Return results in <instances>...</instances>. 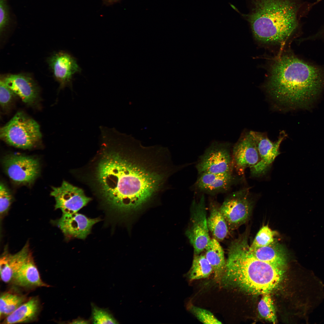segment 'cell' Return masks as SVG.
<instances>
[{"label": "cell", "instance_id": "6da1fadb", "mask_svg": "<svg viewBox=\"0 0 324 324\" xmlns=\"http://www.w3.org/2000/svg\"><path fill=\"white\" fill-rule=\"evenodd\" d=\"M118 134L113 128L101 132L91 171L92 187L112 217L139 209L163 192L173 170L167 152L126 148Z\"/></svg>", "mask_w": 324, "mask_h": 324}, {"label": "cell", "instance_id": "7a4b0ae2", "mask_svg": "<svg viewBox=\"0 0 324 324\" xmlns=\"http://www.w3.org/2000/svg\"><path fill=\"white\" fill-rule=\"evenodd\" d=\"M324 85L319 68L292 56L285 55L272 64L267 84L269 94L290 108L308 106Z\"/></svg>", "mask_w": 324, "mask_h": 324}, {"label": "cell", "instance_id": "ffe728a7", "mask_svg": "<svg viewBox=\"0 0 324 324\" xmlns=\"http://www.w3.org/2000/svg\"><path fill=\"white\" fill-rule=\"evenodd\" d=\"M205 256L211 265L215 280L220 283L226 265L224 252L219 242L211 238L205 250Z\"/></svg>", "mask_w": 324, "mask_h": 324}, {"label": "cell", "instance_id": "8992f818", "mask_svg": "<svg viewBox=\"0 0 324 324\" xmlns=\"http://www.w3.org/2000/svg\"><path fill=\"white\" fill-rule=\"evenodd\" d=\"M190 222L185 235L194 249V255L203 251L211 238L207 225L204 196L194 200L190 208Z\"/></svg>", "mask_w": 324, "mask_h": 324}, {"label": "cell", "instance_id": "9c48e42d", "mask_svg": "<svg viewBox=\"0 0 324 324\" xmlns=\"http://www.w3.org/2000/svg\"><path fill=\"white\" fill-rule=\"evenodd\" d=\"M3 164L8 176L12 181L18 184L32 183L40 173L39 161L31 157L10 155L4 158Z\"/></svg>", "mask_w": 324, "mask_h": 324}, {"label": "cell", "instance_id": "4316f807", "mask_svg": "<svg viewBox=\"0 0 324 324\" xmlns=\"http://www.w3.org/2000/svg\"><path fill=\"white\" fill-rule=\"evenodd\" d=\"M275 234L268 226H263L257 232L250 247L256 248L268 245L274 240Z\"/></svg>", "mask_w": 324, "mask_h": 324}, {"label": "cell", "instance_id": "2e32d148", "mask_svg": "<svg viewBox=\"0 0 324 324\" xmlns=\"http://www.w3.org/2000/svg\"><path fill=\"white\" fill-rule=\"evenodd\" d=\"M30 253L28 242L20 250L14 254L4 250L0 259V275L2 281L5 283L12 281L15 274Z\"/></svg>", "mask_w": 324, "mask_h": 324}, {"label": "cell", "instance_id": "5b68a950", "mask_svg": "<svg viewBox=\"0 0 324 324\" xmlns=\"http://www.w3.org/2000/svg\"><path fill=\"white\" fill-rule=\"evenodd\" d=\"M0 137L10 146L27 149L38 143L41 139L42 134L38 124L24 112L20 111L1 128Z\"/></svg>", "mask_w": 324, "mask_h": 324}, {"label": "cell", "instance_id": "83f0119b", "mask_svg": "<svg viewBox=\"0 0 324 324\" xmlns=\"http://www.w3.org/2000/svg\"><path fill=\"white\" fill-rule=\"evenodd\" d=\"M16 95L6 85L3 79L0 81V104L2 110L7 111L13 103Z\"/></svg>", "mask_w": 324, "mask_h": 324}, {"label": "cell", "instance_id": "603a6c76", "mask_svg": "<svg viewBox=\"0 0 324 324\" xmlns=\"http://www.w3.org/2000/svg\"><path fill=\"white\" fill-rule=\"evenodd\" d=\"M213 272L212 267L205 255H194L189 273L190 280H194L208 277Z\"/></svg>", "mask_w": 324, "mask_h": 324}, {"label": "cell", "instance_id": "e0dca14e", "mask_svg": "<svg viewBox=\"0 0 324 324\" xmlns=\"http://www.w3.org/2000/svg\"><path fill=\"white\" fill-rule=\"evenodd\" d=\"M200 174L195 185L200 190L210 193L225 191L230 187L233 181L232 173Z\"/></svg>", "mask_w": 324, "mask_h": 324}, {"label": "cell", "instance_id": "9a60e30c", "mask_svg": "<svg viewBox=\"0 0 324 324\" xmlns=\"http://www.w3.org/2000/svg\"><path fill=\"white\" fill-rule=\"evenodd\" d=\"M3 80L6 85L26 105L34 106L39 98V90L34 80L22 74L9 75Z\"/></svg>", "mask_w": 324, "mask_h": 324}, {"label": "cell", "instance_id": "ac0fdd59", "mask_svg": "<svg viewBox=\"0 0 324 324\" xmlns=\"http://www.w3.org/2000/svg\"><path fill=\"white\" fill-rule=\"evenodd\" d=\"M250 251L257 259L272 265L284 268L287 262L286 252L280 243L275 240L267 246L251 248Z\"/></svg>", "mask_w": 324, "mask_h": 324}, {"label": "cell", "instance_id": "7402d4cb", "mask_svg": "<svg viewBox=\"0 0 324 324\" xmlns=\"http://www.w3.org/2000/svg\"><path fill=\"white\" fill-rule=\"evenodd\" d=\"M220 206L215 202H211L210 214L207 219V223L209 231L213 238L221 242L227 237L229 230Z\"/></svg>", "mask_w": 324, "mask_h": 324}, {"label": "cell", "instance_id": "4dcf8cb0", "mask_svg": "<svg viewBox=\"0 0 324 324\" xmlns=\"http://www.w3.org/2000/svg\"><path fill=\"white\" fill-rule=\"evenodd\" d=\"M5 7L3 5L0 6V26L1 31L3 30L7 23L8 14Z\"/></svg>", "mask_w": 324, "mask_h": 324}, {"label": "cell", "instance_id": "f1b7e54d", "mask_svg": "<svg viewBox=\"0 0 324 324\" xmlns=\"http://www.w3.org/2000/svg\"><path fill=\"white\" fill-rule=\"evenodd\" d=\"M189 310L201 322L205 324H222L211 312L194 305H191Z\"/></svg>", "mask_w": 324, "mask_h": 324}, {"label": "cell", "instance_id": "ba28073f", "mask_svg": "<svg viewBox=\"0 0 324 324\" xmlns=\"http://www.w3.org/2000/svg\"><path fill=\"white\" fill-rule=\"evenodd\" d=\"M196 166L199 174L232 173L234 164L229 144L213 142L202 156Z\"/></svg>", "mask_w": 324, "mask_h": 324}, {"label": "cell", "instance_id": "7c38bea8", "mask_svg": "<svg viewBox=\"0 0 324 324\" xmlns=\"http://www.w3.org/2000/svg\"><path fill=\"white\" fill-rule=\"evenodd\" d=\"M100 220L99 218H90L78 212L62 213L56 224L67 239H85L91 233L93 226Z\"/></svg>", "mask_w": 324, "mask_h": 324}, {"label": "cell", "instance_id": "52a82bcc", "mask_svg": "<svg viewBox=\"0 0 324 324\" xmlns=\"http://www.w3.org/2000/svg\"><path fill=\"white\" fill-rule=\"evenodd\" d=\"M252 206L247 188L235 192L225 199L220 208L229 230L237 229L246 222Z\"/></svg>", "mask_w": 324, "mask_h": 324}, {"label": "cell", "instance_id": "8fae6325", "mask_svg": "<svg viewBox=\"0 0 324 324\" xmlns=\"http://www.w3.org/2000/svg\"><path fill=\"white\" fill-rule=\"evenodd\" d=\"M250 133L255 141L260 158L256 165L250 168L251 173L254 176H260L266 172L280 154V146L286 134L281 132L277 140L273 142L265 133L253 131Z\"/></svg>", "mask_w": 324, "mask_h": 324}, {"label": "cell", "instance_id": "44dd1931", "mask_svg": "<svg viewBox=\"0 0 324 324\" xmlns=\"http://www.w3.org/2000/svg\"><path fill=\"white\" fill-rule=\"evenodd\" d=\"M40 309L38 298H31L7 316L2 323L11 324L31 322L37 317Z\"/></svg>", "mask_w": 324, "mask_h": 324}, {"label": "cell", "instance_id": "3957f363", "mask_svg": "<svg viewBox=\"0 0 324 324\" xmlns=\"http://www.w3.org/2000/svg\"><path fill=\"white\" fill-rule=\"evenodd\" d=\"M249 247L245 236L231 242L220 284L223 287L236 288L253 295L269 293L282 281L284 268L256 258Z\"/></svg>", "mask_w": 324, "mask_h": 324}, {"label": "cell", "instance_id": "30bf717a", "mask_svg": "<svg viewBox=\"0 0 324 324\" xmlns=\"http://www.w3.org/2000/svg\"><path fill=\"white\" fill-rule=\"evenodd\" d=\"M52 189L50 194L55 199V208L60 209L62 213L77 212L92 200L81 188L65 181L60 186Z\"/></svg>", "mask_w": 324, "mask_h": 324}, {"label": "cell", "instance_id": "d6986e66", "mask_svg": "<svg viewBox=\"0 0 324 324\" xmlns=\"http://www.w3.org/2000/svg\"><path fill=\"white\" fill-rule=\"evenodd\" d=\"M12 281L16 285L24 287L49 286L41 279L31 253L16 273Z\"/></svg>", "mask_w": 324, "mask_h": 324}, {"label": "cell", "instance_id": "cb8c5ba5", "mask_svg": "<svg viewBox=\"0 0 324 324\" xmlns=\"http://www.w3.org/2000/svg\"><path fill=\"white\" fill-rule=\"evenodd\" d=\"M26 301L23 295L12 292L2 293L0 299V315L8 316Z\"/></svg>", "mask_w": 324, "mask_h": 324}, {"label": "cell", "instance_id": "5bb4252c", "mask_svg": "<svg viewBox=\"0 0 324 324\" xmlns=\"http://www.w3.org/2000/svg\"><path fill=\"white\" fill-rule=\"evenodd\" d=\"M48 63L54 77L59 83L60 88L69 86L72 90L73 76L81 71L76 58L69 53L62 51L52 55Z\"/></svg>", "mask_w": 324, "mask_h": 324}, {"label": "cell", "instance_id": "484cf974", "mask_svg": "<svg viewBox=\"0 0 324 324\" xmlns=\"http://www.w3.org/2000/svg\"><path fill=\"white\" fill-rule=\"evenodd\" d=\"M92 319L94 324H116L118 321L107 310L100 308L91 304Z\"/></svg>", "mask_w": 324, "mask_h": 324}, {"label": "cell", "instance_id": "4fadbf2b", "mask_svg": "<svg viewBox=\"0 0 324 324\" xmlns=\"http://www.w3.org/2000/svg\"><path fill=\"white\" fill-rule=\"evenodd\" d=\"M232 157L234 166L239 174H243L247 168H250L259 161L256 145L250 132L243 134L235 144Z\"/></svg>", "mask_w": 324, "mask_h": 324}, {"label": "cell", "instance_id": "1f68e13d", "mask_svg": "<svg viewBox=\"0 0 324 324\" xmlns=\"http://www.w3.org/2000/svg\"><path fill=\"white\" fill-rule=\"evenodd\" d=\"M72 323H88V321L82 319H77L73 321Z\"/></svg>", "mask_w": 324, "mask_h": 324}, {"label": "cell", "instance_id": "277c9868", "mask_svg": "<svg viewBox=\"0 0 324 324\" xmlns=\"http://www.w3.org/2000/svg\"><path fill=\"white\" fill-rule=\"evenodd\" d=\"M249 12H238L249 23L253 34L264 43H280L299 24L301 4L298 0H247Z\"/></svg>", "mask_w": 324, "mask_h": 324}, {"label": "cell", "instance_id": "f546056e", "mask_svg": "<svg viewBox=\"0 0 324 324\" xmlns=\"http://www.w3.org/2000/svg\"><path fill=\"white\" fill-rule=\"evenodd\" d=\"M12 201V197L9 190L2 182L0 184V212L1 216L7 213Z\"/></svg>", "mask_w": 324, "mask_h": 324}, {"label": "cell", "instance_id": "d4e9b609", "mask_svg": "<svg viewBox=\"0 0 324 324\" xmlns=\"http://www.w3.org/2000/svg\"><path fill=\"white\" fill-rule=\"evenodd\" d=\"M257 306L258 312L265 320L274 324L276 323L277 318L274 303L269 293L262 295Z\"/></svg>", "mask_w": 324, "mask_h": 324}, {"label": "cell", "instance_id": "d6a6232c", "mask_svg": "<svg viewBox=\"0 0 324 324\" xmlns=\"http://www.w3.org/2000/svg\"><path fill=\"white\" fill-rule=\"evenodd\" d=\"M106 0L108 2L111 3V2H115L117 0Z\"/></svg>", "mask_w": 324, "mask_h": 324}]
</instances>
